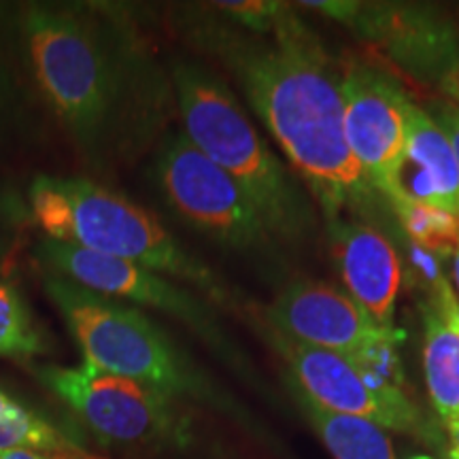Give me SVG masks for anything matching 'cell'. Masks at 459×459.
I'll return each mask as SVG.
<instances>
[{"label":"cell","mask_w":459,"mask_h":459,"mask_svg":"<svg viewBox=\"0 0 459 459\" xmlns=\"http://www.w3.org/2000/svg\"><path fill=\"white\" fill-rule=\"evenodd\" d=\"M215 7L223 15H228L234 24L260 34H271L291 11L283 3H260V0L255 3H215Z\"/></svg>","instance_id":"18"},{"label":"cell","mask_w":459,"mask_h":459,"mask_svg":"<svg viewBox=\"0 0 459 459\" xmlns=\"http://www.w3.org/2000/svg\"><path fill=\"white\" fill-rule=\"evenodd\" d=\"M446 434H449V459H459V421L446 423Z\"/></svg>","instance_id":"21"},{"label":"cell","mask_w":459,"mask_h":459,"mask_svg":"<svg viewBox=\"0 0 459 459\" xmlns=\"http://www.w3.org/2000/svg\"><path fill=\"white\" fill-rule=\"evenodd\" d=\"M49 351L51 342L24 296L11 283L0 281V358L34 359Z\"/></svg>","instance_id":"16"},{"label":"cell","mask_w":459,"mask_h":459,"mask_svg":"<svg viewBox=\"0 0 459 459\" xmlns=\"http://www.w3.org/2000/svg\"><path fill=\"white\" fill-rule=\"evenodd\" d=\"M426 342L423 370L429 398L443 423L459 421V328L446 321L432 304L421 307Z\"/></svg>","instance_id":"14"},{"label":"cell","mask_w":459,"mask_h":459,"mask_svg":"<svg viewBox=\"0 0 459 459\" xmlns=\"http://www.w3.org/2000/svg\"><path fill=\"white\" fill-rule=\"evenodd\" d=\"M296 395L304 415L334 459H394V446L375 421L324 409L298 389Z\"/></svg>","instance_id":"15"},{"label":"cell","mask_w":459,"mask_h":459,"mask_svg":"<svg viewBox=\"0 0 459 459\" xmlns=\"http://www.w3.org/2000/svg\"><path fill=\"white\" fill-rule=\"evenodd\" d=\"M43 290L60 313L85 361L156 387L170 398L206 392L186 353L145 311L45 273Z\"/></svg>","instance_id":"5"},{"label":"cell","mask_w":459,"mask_h":459,"mask_svg":"<svg viewBox=\"0 0 459 459\" xmlns=\"http://www.w3.org/2000/svg\"><path fill=\"white\" fill-rule=\"evenodd\" d=\"M37 257L45 271L88 287L96 294L170 315L172 319L181 321L200 338H204L211 347H228L226 336L209 304L183 290L177 281L136 266V264L115 260V257L94 254V251L68 243H57L51 238L39 240Z\"/></svg>","instance_id":"8"},{"label":"cell","mask_w":459,"mask_h":459,"mask_svg":"<svg viewBox=\"0 0 459 459\" xmlns=\"http://www.w3.org/2000/svg\"><path fill=\"white\" fill-rule=\"evenodd\" d=\"M32 220L45 238L115 257L192 283L228 304L226 287L177 240L156 215L124 194L83 177L37 175L28 187Z\"/></svg>","instance_id":"2"},{"label":"cell","mask_w":459,"mask_h":459,"mask_svg":"<svg viewBox=\"0 0 459 459\" xmlns=\"http://www.w3.org/2000/svg\"><path fill=\"white\" fill-rule=\"evenodd\" d=\"M28 409L22 406L20 402L11 398L0 389V423L3 421H13V419H20L22 415H26Z\"/></svg>","instance_id":"20"},{"label":"cell","mask_w":459,"mask_h":459,"mask_svg":"<svg viewBox=\"0 0 459 459\" xmlns=\"http://www.w3.org/2000/svg\"><path fill=\"white\" fill-rule=\"evenodd\" d=\"M392 204L411 243L432 251L438 257L455 255L459 247V215L409 200H394Z\"/></svg>","instance_id":"17"},{"label":"cell","mask_w":459,"mask_h":459,"mask_svg":"<svg viewBox=\"0 0 459 459\" xmlns=\"http://www.w3.org/2000/svg\"><path fill=\"white\" fill-rule=\"evenodd\" d=\"M266 321L281 334L344 358L372 338L395 330L377 325L359 302L321 281L287 285L266 308Z\"/></svg>","instance_id":"11"},{"label":"cell","mask_w":459,"mask_h":459,"mask_svg":"<svg viewBox=\"0 0 459 459\" xmlns=\"http://www.w3.org/2000/svg\"><path fill=\"white\" fill-rule=\"evenodd\" d=\"M3 255H4V247H3V240H0V260H3Z\"/></svg>","instance_id":"25"},{"label":"cell","mask_w":459,"mask_h":459,"mask_svg":"<svg viewBox=\"0 0 459 459\" xmlns=\"http://www.w3.org/2000/svg\"><path fill=\"white\" fill-rule=\"evenodd\" d=\"M156 183L170 209L215 243L240 254L273 247L274 237L255 204L186 132L170 134L158 149Z\"/></svg>","instance_id":"7"},{"label":"cell","mask_w":459,"mask_h":459,"mask_svg":"<svg viewBox=\"0 0 459 459\" xmlns=\"http://www.w3.org/2000/svg\"><path fill=\"white\" fill-rule=\"evenodd\" d=\"M3 96H4V79L3 74H0V100H3Z\"/></svg>","instance_id":"24"},{"label":"cell","mask_w":459,"mask_h":459,"mask_svg":"<svg viewBox=\"0 0 459 459\" xmlns=\"http://www.w3.org/2000/svg\"><path fill=\"white\" fill-rule=\"evenodd\" d=\"M389 203L429 204L459 215V166L451 141L426 108L411 102L404 152L389 177Z\"/></svg>","instance_id":"12"},{"label":"cell","mask_w":459,"mask_h":459,"mask_svg":"<svg viewBox=\"0 0 459 459\" xmlns=\"http://www.w3.org/2000/svg\"><path fill=\"white\" fill-rule=\"evenodd\" d=\"M172 83L186 136L238 183L274 240L307 238L315 226L311 203L262 139L228 83L209 68L186 60L172 66Z\"/></svg>","instance_id":"3"},{"label":"cell","mask_w":459,"mask_h":459,"mask_svg":"<svg viewBox=\"0 0 459 459\" xmlns=\"http://www.w3.org/2000/svg\"><path fill=\"white\" fill-rule=\"evenodd\" d=\"M432 115V119L438 124V128L445 132L446 139L451 141L453 152H455L457 158V166H459V105L455 102H436L432 107V111H428Z\"/></svg>","instance_id":"19"},{"label":"cell","mask_w":459,"mask_h":459,"mask_svg":"<svg viewBox=\"0 0 459 459\" xmlns=\"http://www.w3.org/2000/svg\"><path fill=\"white\" fill-rule=\"evenodd\" d=\"M344 136L372 189L387 196L389 177L404 152L411 99L392 74L355 65L342 77Z\"/></svg>","instance_id":"9"},{"label":"cell","mask_w":459,"mask_h":459,"mask_svg":"<svg viewBox=\"0 0 459 459\" xmlns=\"http://www.w3.org/2000/svg\"><path fill=\"white\" fill-rule=\"evenodd\" d=\"M0 459H49V457L41 455V453L26 451V449H11V451L0 453Z\"/></svg>","instance_id":"22"},{"label":"cell","mask_w":459,"mask_h":459,"mask_svg":"<svg viewBox=\"0 0 459 459\" xmlns=\"http://www.w3.org/2000/svg\"><path fill=\"white\" fill-rule=\"evenodd\" d=\"M268 342L277 349L291 370V383L298 392L317 402L324 409L342 415L364 417L377 426L395 432H421L423 419L417 406L402 409L372 392L359 370L344 355L294 341L266 325Z\"/></svg>","instance_id":"10"},{"label":"cell","mask_w":459,"mask_h":459,"mask_svg":"<svg viewBox=\"0 0 459 459\" xmlns=\"http://www.w3.org/2000/svg\"><path fill=\"white\" fill-rule=\"evenodd\" d=\"M211 43L330 220L370 186L344 136L342 77L294 11L271 34L215 32Z\"/></svg>","instance_id":"1"},{"label":"cell","mask_w":459,"mask_h":459,"mask_svg":"<svg viewBox=\"0 0 459 459\" xmlns=\"http://www.w3.org/2000/svg\"><path fill=\"white\" fill-rule=\"evenodd\" d=\"M412 459H432V457H428V455H419V457H412Z\"/></svg>","instance_id":"26"},{"label":"cell","mask_w":459,"mask_h":459,"mask_svg":"<svg viewBox=\"0 0 459 459\" xmlns=\"http://www.w3.org/2000/svg\"><path fill=\"white\" fill-rule=\"evenodd\" d=\"M22 32L32 74L57 122L82 153L99 158L124 105L117 51L99 24L73 9H28Z\"/></svg>","instance_id":"4"},{"label":"cell","mask_w":459,"mask_h":459,"mask_svg":"<svg viewBox=\"0 0 459 459\" xmlns=\"http://www.w3.org/2000/svg\"><path fill=\"white\" fill-rule=\"evenodd\" d=\"M453 271H455V283L459 287V247L455 251V260H453Z\"/></svg>","instance_id":"23"},{"label":"cell","mask_w":459,"mask_h":459,"mask_svg":"<svg viewBox=\"0 0 459 459\" xmlns=\"http://www.w3.org/2000/svg\"><path fill=\"white\" fill-rule=\"evenodd\" d=\"M332 249L349 296L366 308L381 328H394L402 283L400 260L392 243L364 223L332 220Z\"/></svg>","instance_id":"13"},{"label":"cell","mask_w":459,"mask_h":459,"mask_svg":"<svg viewBox=\"0 0 459 459\" xmlns=\"http://www.w3.org/2000/svg\"><path fill=\"white\" fill-rule=\"evenodd\" d=\"M39 381L54 392L100 440L111 445H183L186 419L175 398L145 383L96 368L45 364L34 368Z\"/></svg>","instance_id":"6"}]
</instances>
